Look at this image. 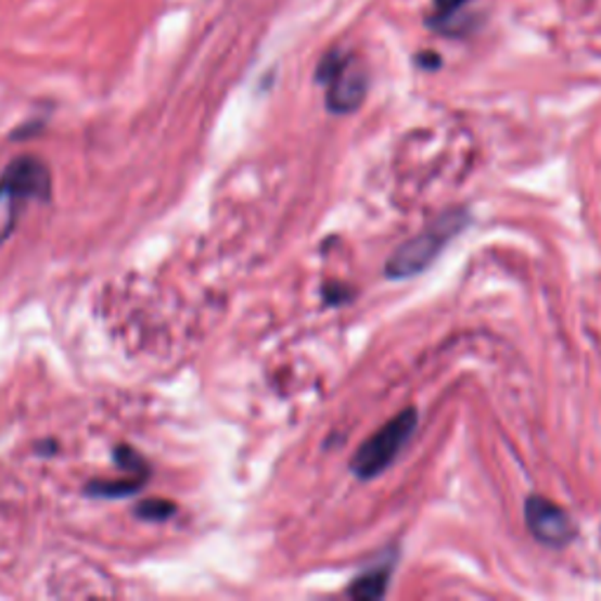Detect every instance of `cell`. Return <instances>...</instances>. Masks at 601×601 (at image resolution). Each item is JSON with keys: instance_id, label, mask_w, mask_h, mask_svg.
<instances>
[{"instance_id": "1", "label": "cell", "mask_w": 601, "mask_h": 601, "mask_svg": "<svg viewBox=\"0 0 601 601\" xmlns=\"http://www.w3.org/2000/svg\"><path fill=\"white\" fill-rule=\"evenodd\" d=\"M50 193L52 177L48 165L36 155L14 157L0 177V245L17 231L26 203L48 200Z\"/></svg>"}, {"instance_id": "2", "label": "cell", "mask_w": 601, "mask_h": 601, "mask_svg": "<svg viewBox=\"0 0 601 601\" xmlns=\"http://www.w3.org/2000/svg\"><path fill=\"white\" fill-rule=\"evenodd\" d=\"M315 80L324 85L327 108L336 116L360 108L369 90L365 64L360 56L346 48H332L322 54L318 68H315Z\"/></svg>"}, {"instance_id": "3", "label": "cell", "mask_w": 601, "mask_h": 601, "mask_svg": "<svg viewBox=\"0 0 601 601\" xmlns=\"http://www.w3.org/2000/svg\"><path fill=\"white\" fill-rule=\"evenodd\" d=\"M465 226H468L465 209L447 212L445 217H439L435 223L427 226L423 233L405 242V245L391 256L388 266H385V273H388V278L393 280L419 276L421 270H425L437 259L439 252L447 247V242H451Z\"/></svg>"}, {"instance_id": "4", "label": "cell", "mask_w": 601, "mask_h": 601, "mask_svg": "<svg viewBox=\"0 0 601 601\" xmlns=\"http://www.w3.org/2000/svg\"><path fill=\"white\" fill-rule=\"evenodd\" d=\"M417 425H419L417 409L399 411L393 421L385 423L381 431H376V435H371L365 445L357 449V453L350 461L355 475L360 479H371L381 475V472L399 456V451L405 449L413 431H417Z\"/></svg>"}, {"instance_id": "5", "label": "cell", "mask_w": 601, "mask_h": 601, "mask_svg": "<svg viewBox=\"0 0 601 601\" xmlns=\"http://www.w3.org/2000/svg\"><path fill=\"white\" fill-rule=\"evenodd\" d=\"M477 3L479 0H433L431 10L425 12L423 24L442 38H472L486 20V12Z\"/></svg>"}, {"instance_id": "6", "label": "cell", "mask_w": 601, "mask_h": 601, "mask_svg": "<svg viewBox=\"0 0 601 601\" xmlns=\"http://www.w3.org/2000/svg\"><path fill=\"white\" fill-rule=\"evenodd\" d=\"M524 520L532 536L548 548H564L566 542L574 540V522L566 514L564 508H560L552 500L542 496H532L526 500Z\"/></svg>"}, {"instance_id": "7", "label": "cell", "mask_w": 601, "mask_h": 601, "mask_svg": "<svg viewBox=\"0 0 601 601\" xmlns=\"http://www.w3.org/2000/svg\"><path fill=\"white\" fill-rule=\"evenodd\" d=\"M391 564L388 566H379V568H369L362 576H357L350 585L348 594L353 599L369 601V599H381L388 590V580H391Z\"/></svg>"}, {"instance_id": "8", "label": "cell", "mask_w": 601, "mask_h": 601, "mask_svg": "<svg viewBox=\"0 0 601 601\" xmlns=\"http://www.w3.org/2000/svg\"><path fill=\"white\" fill-rule=\"evenodd\" d=\"M149 475H137L127 479H106V482H92L88 484V494L104 496V498H123L139 491L141 484H146Z\"/></svg>"}, {"instance_id": "9", "label": "cell", "mask_w": 601, "mask_h": 601, "mask_svg": "<svg viewBox=\"0 0 601 601\" xmlns=\"http://www.w3.org/2000/svg\"><path fill=\"white\" fill-rule=\"evenodd\" d=\"M175 512H177V506L169 503V500H163V498H151V500H144V503L137 506V517L144 522H165Z\"/></svg>"}, {"instance_id": "10", "label": "cell", "mask_w": 601, "mask_h": 601, "mask_svg": "<svg viewBox=\"0 0 601 601\" xmlns=\"http://www.w3.org/2000/svg\"><path fill=\"white\" fill-rule=\"evenodd\" d=\"M116 465L120 470H127V472H135V475H149V465L144 458H141L135 449L130 447H118L116 449Z\"/></svg>"}, {"instance_id": "11", "label": "cell", "mask_w": 601, "mask_h": 601, "mask_svg": "<svg viewBox=\"0 0 601 601\" xmlns=\"http://www.w3.org/2000/svg\"><path fill=\"white\" fill-rule=\"evenodd\" d=\"M417 64H419L421 68L435 71V68H439V66H442V56H439V54H435V52H423V54H419V56H417Z\"/></svg>"}]
</instances>
